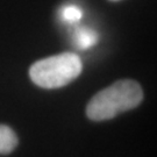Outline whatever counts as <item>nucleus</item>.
Returning <instances> with one entry per match:
<instances>
[{"label":"nucleus","instance_id":"1","mask_svg":"<svg viewBox=\"0 0 157 157\" xmlns=\"http://www.w3.org/2000/svg\"><path fill=\"white\" fill-rule=\"evenodd\" d=\"M142 99L143 91L137 82L118 80L93 95L86 106V115L93 121L109 120L137 107Z\"/></svg>","mask_w":157,"mask_h":157},{"label":"nucleus","instance_id":"6","mask_svg":"<svg viewBox=\"0 0 157 157\" xmlns=\"http://www.w3.org/2000/svg\"><path fill=\"white\" fill-rule=\"evenodd\" d=\"M111 1H120V0H111Z\"/></svg>","mask_w":157,"mask_h":157},{"label":"nucleus","instance_id":"5","mask_svg":"<svg viewBox=\"0 0 157 157\" xmlns=\"http://www.w3.org/2000/svg\"><path fill=\"white\" fill-rule=\"evenodd\" d=\"M83 17L82 10L75 5H69L63 7L61 11V17L67 23H76Z\"/></svg>","mask_w":157,"mask_h":157},{"label":"nucleus","instance_id":"2","mask_svg":"<svg viewBox=\"0 0 157 157\" xmlns=\"http://www.w3.org/2000/svg\"><path fill=\"white\" fill-rule=\"evenodd\" d=\"M82 69L78 55L63 52L35 62L29 69V77L42 89H58L77 78Z\"/></svg>","mask_w":157,"mask_h":157},{"label":"nucleus","instance_id":"4","mask_svg":"<svg viewBox=\"0 0 157 157\" xmlns=\"http://www.w3.org/2000/svg\"><path fill=\"white\" fill-rule=\"evenodd\" d=\"M17 136L8 126L0 124V155L11 154L17 146Z\"/></svg>","mask_w":157,"mask_h":157},{"label":"nucleus","instance_id":"3","mask_svg":"<svg viewBox=\"0 0 157 157\" xmlns=\"http://www.w3.org/2000/svg\"><path fill=\"white\" fill-rule=\"evenodd\" d=\"M73 41L78 49L86 50L98 42V34L93 29L87 28V27H80L76 30Z\"/></svg>","mask_w":157,"mask_h":157}]
</instances>
